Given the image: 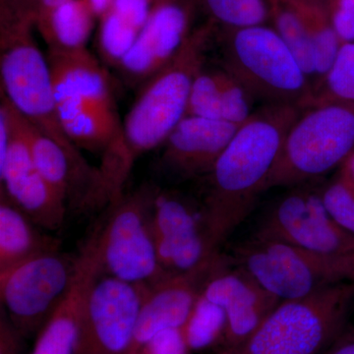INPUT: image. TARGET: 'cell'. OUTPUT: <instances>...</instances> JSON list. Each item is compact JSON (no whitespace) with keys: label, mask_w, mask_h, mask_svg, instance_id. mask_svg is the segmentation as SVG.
<instances>
[{"label":"cell","mask_w":354,"mask_h":354,"mask_svg":"<svg viewBox=\"0 0 354 354\" xmlns=\"http://www.w3.org/2000/svg\"><path fill=\"white\" fill-rule=\"evenodd\" d=\"M292 104H265L242 123L205 177L200 209L209 248L220 252L252 213L286 135L301 114Z\"/></svg>","instance_id":"6da1fadb"},{"label":"cell","mask_w":354,"mask_h":354,"mask_svg":"<svg viewBox=\"0 0 354 354\" xmlns=\"http://www.w3.org/2000/svg\"><path fill=\"white\" fill-rule=\"evenodd\" d=\"M211 32L208 26L193 32L176 57L141 86L120 135L102 153L99 171L109 203L122 196L135 160L164 145L187 114L191 88L205 66Z\"/></svg>","instance_id":"7a4b0ae2"},{"label":"cell","mask_w":354,"mask_h":354,"mask_svg":"<svg viewBox=\"0 0 354 354\" xmlns=\"http://www.w3.org/2000/svg\"><path fill=\"white\" fill-rule=\"evenodd\" d=\"M354 281L281 301L248 337L220 354H323L346 334Z\"/></svg>","instance_id":"3957f363"},{"label":"cell","mask_w":354,"mask_h":354,"mask_svg":"<svg viewBox=\"0 0 354 354\" xmlns=\"http://www.w3.org/2000/svg\"><path fill=\"white\" fill-rule=\"evenodd\" d=\"M34 19L2 14L0 39L1 94L39 132L83 167H91L65 132L58 114L48 58L31 34Z\"/></svg>","instance_id":"277c9868"},{"label":"cell","mask_w":354,"mask_h":354,"mask_svg":"<svg viewBox=\"0 0 354 354\" xmlns=\"http://www.w3.org/2000/svg\"><path fill=\"white\" fill-rule=\"evenodd\" d=\"M221 66L253 99L304 109L311 106L313 85L274 28L261 25L227 29L221 41Z\"/></svg>","instance_id":"5b68a950"},{"label":"cell","mask_w":354,"mask_h":354,"mask_svg":"<svg viewBox=\"0 0 354 354\" xmlns=\"http://www.w3.org/2000/svg\"><path fill=\"white\" fill-rule=\"evenodd\" d=\"M353 150L354 104H312L286 135L266 191L312 183L344 164Z\"/></svg>","instance_id":"8992f818"},{"label":"cell","mask_w":354,"mask_h":354,"mask_svg":"<svg viewBox=\"0 0 354 354\" xmlns=\"http://www.w3.org/2000/svg\"><path fill=\"white\" fill-rule=\"evenodd\" d=\"M227 258L279 301L307 297L354 281V261L321 255L285 242L251 234Z\"/></svg>","instance_id":"52a82bcc"},{"label":"cell","mask_w":354,"mask_h":354,"mask_svg":"<svg viewBox=\"0 0 354 354\" xmlns=\"http://www.w3.org/2000/svg\"><path fill=\"white\" fill-rule=\"evenodd\" d=\"M158 189L145 184L109 204L106 221L93 232L102 274L152 286L169 276L158 259L153 230Z\"/></svg>","instance_id":"ba28073f"},{"label":"cell","mask_w":354,"mask_h":354,"mask_svg":"<svg viewBox=\"0 0 354 354\" xmlns=\"http://www.w3.org/2000/svg\"><path fill=\"white\" fill-rule=\"evenodd\" d=\"M288 188L263 209L252 234L354 261V236L330 215L320 187L310 183Z\"/></svg>","instance_id":"9c48e42d"},{"label":"cell","mask_w":354,"mask_h":354,"mask_svg":"<svg viewBox=\"0 0 354 354\" xmlns=\"http://www.w3.org/2000/svg\"><path fill=\"white\" fill-rule=\"evenodd\" d=\"M79 269V254L53 251L0 274L1 308L24 337L39 334L68 295Z\"/></svg>","instance_id":"30bf717a"},{"label":"cell","mask_w":354,"mask_h":354,"mask_svg":"<svg viewBox=\"0 0 354 354\" xmlns=\"http://www.w3.org/2000/svg\"><path fill=\"white\" fill-rule=\"evenodd\" d=\"M46 58L58 114L69 138H82L106 121L120 120L108 72L87 48L48 50Z\"/></svg>","instance_id":"8fae6325"},{"label":"cell","mask_w":354,"mask_h":354,"mask_svg":"<svg viewBox=\"0 0 354 354\" xmlns=\"http://www.w3.org/2000/svg\"><path fill=\"white\" fill-rule=\"evenodd\" d=\"M149 286L101 274L91 286L79 321L75 354H128Z\"/></svg>","instance_id":"7c38bea8"},{"label":"cell","mask_w":354,"mask_h":354,"mask_svg":"<svg viewBox=\"0 0 354 354\" xmlns=\"http://www.w3.org/2000/svg\"><path fill=\"white\" fill-rule=\"evenodd\" d=\"M0 104L6 109L10 124L8 147L6 155L0 158V192L39 227L53 232L60 230L68 207L35 165L24 116L4 95Z\"/></svg>","instance_id":"4fadbf2b"},{"label":"cell","mask_w":354,"mask_h":354,"mask_svg":"<svg viewBox=\"0 0 354 354\" xmlns=\"http://www.w3.org/2000/svg\"><path fill=\"white\" fill-rule=\"evenodd\" d=\"M153 230L158 259L169 274L194 271L220 253L209 248L200 205L178 193L158 189Z\"/></svg>","instance_id":"5bb4252c"},{"label":"cell","mask_w":354,"mask_h":354,"mask_svg":"<svg viewBox=\"0 0 354 354\" xmlns=\"http://www.w3.org/2000/svg\"><path fill=\"white\" fill-rule=\"evenodd\" d=\"M193 0H155L145 26L116 67L130 86H142L169 64L189 39Z\"/></svg>","instance_id":"9a60e30c"},{"label":"cell","mask_w":354,"mask_h":354,"mask_svg":"<svg viewBox=\"0 0 354 354\" xmlns=\"http://www.w3.org/2000/svg\"><path fill=\"white\" fill-rule=\"evenodd\" d=\"M202 297L225 312V348L245 341L281 302L223 254L204 286Z\"/></svg>","instance_id":"2e32d148"},{"label":"cell","mask_w":354,"mask_h":354,"mask_svg":"<svg viewBox=\"0 0 354 354\" xmlns=\"http://www.w3.org/2000/svg\"><path fill=\"white\" fill-rule=\"evenodd\" d=\"M221 253L194 271L171 274L149 286L129 353L162 330L184 329Z\"/></svg>","instance_id":"e0dca14e"},{"label":"cell","mask_w":354,"mask_h":354,"mask_svg":"<svg viewBox=\"0 0 354 354\" xmlns=\"http://www.w3.org/2000/svg\"><path fill=\"white\" fill-rule=\"evenodd\" d=\"M241 125L186 115L162 145L160 169L177 180L205 178Z\"/></svg>","instance_id":"ac0fdd59"},{"label":"cell","mask_w":354,"mask_h":354,"mask_svg":"<svg viewBox=\"0 0 354 354\" xmlns=\"http://www.w3.org/2000/svg\"><path fill=\"white\" fill-rule=\"evenodd\" d=\"M101 274L94 243L88 241L79 253L75 281L57 311L39 333L31 354H75L84 301L91 286Z\"/></svg>","instance_id":"d6986e66"},{"label":"cell","mask_w":354,"mask_h":354,"mask_svg":"<svg viewBox=\"0 0 354 354\" xmlns=\"http://www.w3.org/2000/svg\"><path fill=\"white\" fill-rule=\"evenodd\" d=\"M253 97L232 74L220 68L203 67L197 74L186 115L227 121L241 125L252 111Z\"/></svg>","instance_id":"ffe728a7"},{"label":"cell","mask_w":354,"mask_h":354,"mask_svg":"<svg viewBox=\"0 0 354 354\" xmlns=\"http://www.w3.org/2000/svg\"><path fill=\"white\" fill-rule=\"evenodd\" d=\"M60 250V241L44 234L4 193L0 192V274L32 258Z\"/></svg>","instance_id":"44dd1931"},{"label":"cell","mask_w":354,"mask_h":354,"mask_svg":"<svg viewBox=\"0 0 354 354\" xmlns=\"http://www.w3.org/2000/svg\"><path fill=\"white\" fill-rule=\"evenodd\" d=\"M95 16L87 0H66L39 14L36 22L50 50L72 53L86 50Z\"/></svg>","instance_id":"7402d4cb"},{"label":"cell","mask_w":354,"mask_h":354,"mask_svg":"<svg viewBox=\"0 0 354 354\" xmlns=\"http://www.w3.org/2000/svg\"><path fill=\"white\" fill-rule=\"evenodd\" d=\"M271 20L291 53L297 58L304 73L316 82L315 65L301 0H270Z\"/></svg>","instance_id":"603a6c76"},{"label":"cell","mask_w":354,"mask_h":354,"mask_svg":"<svg viewBox=\"0 0 354 354\" xmlns=\"http://www.w3.org/2000/svg\"><path fill=\"white\" fill-rule=\"evenodd\" d=\"M302 2L313 53L317 85L334 64L342 43L333 27L325 3Z\"/></svg>","instance_id":"cb8c5ba5"},{"label":"cell","mask_w":354,"mask_h":354,"mask_svg":"<svg viewBox=\"0 0 354 354\" xmlns=\"http://www.w3.org/2000/svg\"><path fill=\"white\" fill-rule=\"evenodd\" d=\"M354 104V43L342 44L334 64L314 88L313 101Z\"/></svg>","instance_id":"d4e9b609"},{"label":"cell","mask_w":354,"mask_h":354,"mask_svg":"<svg viewBox=\"0 0 354 354\" xmlns=\"http://www.w3.org/2000/svg\"><path fill=\"white\" fill-rule=\"evenodd\" d=\"M212 17L227 29L266 25L271 19L270 0H203Z\"/></svg>","instance_id":"484cf974"},{"label":"cell","mask_w":354,"mask_h":354,"mask_svg":"<svg viewBox=\"0 0 354 354\" xmlns=\"http://www.w3.org/2000/svg\"><path fill=\"white\" fill-rule=\"evenodd\" d=\"M225 327V315L218 305L200 297L189 320L184 327L189 351L208 348L218 337H223Z\"/></svg>","instance_id":"4316f807"},{"label":"cell","mask_w":354,"mask_h":354,"mask_svg":"<svg viewBox=\"0 0 354 354\" xmlns=\"http://www.w3.org/2000/svg\"><path fill=\"white\" fill-rule=\"evenodd\" d=\"M101 17L97 48L104 62L116 68L136 41L140 32L111 10Z\"/></svg>","instance_id":"83f0119b"},{"label":"cell","mask_w":354,"mask_h":354,"mask_svg":"<svg viewBox=\"0 0 354 354\" xmlns=\"http://www.w3.org/2000/svg\"><path fill=\"white\" fill-rule=\"evenodd\" d=\"M324 205L339 227L354 236V187L337 174L320 187Z\"/></svg>","instance_id":"f1b7e54d"},{"label":"cell","mask_w":354,"mask_h":354,"mask_svg":"<svg viewBox=\"0 0 354 354\" xmlns=\"http://www.w3.org/2000/svg\"><path fill=\"white\" fill-rule=\"evenodd\" d=\"M184 329H169L153 335L133 354H188Z\"/></svg>","instance_id":"f546056e"},{"label":"cell","mask_w":354,"mask_h":354,"mask_svg":"<svg viewBox=\"0 0 354 354\" xmlns=\"http://www.w3.org/2000/svg\"><path fill=\"white\" fill-rule=\"evenodd\" d=\"M324 3L342 43H354V0H325Z\"/></svg>","instance_id":"4dcf8cb0"},{"label":"cell","mask_w":354,"mask_h":354,"mask_svg":"<svg viewBox=\"0 0 354 354\" xmlns=\"http://www.w3.org/2000/svg\"><path fill=\"white\" fill-rule=\"evenodd\" d=\"M155 0H113L109 10L141 32L145 26Z\"/></svg>","instance_id":"1f68e13d"},{"label":"cell","mask_w":354,"mask_h":354,"mask_svg":"<svg viewBox=\"0 0 354 354\" xmlns=\"http://www.w3.org/2000/svg\"><path fill=\"white\" fill-rule=\"evenodd\" d=\"M23 335L3 308L0 311V354H19Z\"/></svg>","instance_id":"d6a6232c"},{"label":"cell","mask_w":354,"mask_h":354,"mask_svg":"<svg viewBox=\"0 0 354 354\" xmlns=\"http://www.w3.org/2000/svg\"><path fill=\"white\" fill-rule=\"evenodd\" d=\"M39 6V0H4V6H2L10 9L14 12L35 18L36 22Z\"/></svg>","instance_id":"836d02e7"},{"label":"cell","mask_w":354,"mask_h":354,"mask_svg":"<svg viewBox=\"0 0 354 354\" xmlns=\"http://www.w3.org/2000/svg\"><path fill=\"white\" fill-rule=\"evenodd\" d=\"M323 354H354V332L346 333Z\"/></svg>","instance_id":"e575fe53"},{"label":"cell","mask_w":354,"mask_h":354,"mask_svg":"<svg viewBox=\"0 0 354 354\" xmlns=\"http://www.w3.org/2000/svg\"><path fill=\"white\" fill-rule=\"evenodd\" d=\"M339 176L354 187V150L342 165Z\"/></svg>","instance_id":"d590c367"},{"label":"cell","mask_w":354,"mask_h":354,"mask_svg":"<svg viewBox=\"0 0 354 354\" xmlns=\"http://www.w3.org/2000/svg\"><path fill=\"white\" fill-rule=\"evenodd\" d=\"M95 15L102 16L109 10L113 0H87Z\"/></svg>","instance_id":"8d00e7d4"},{"label":"cell","mask_w":354,"mask_h":354,"mask_svg":"<svg viewBox=\"0 0 354 354\" xmlns=\"http://www.w3.org/2000/svg\"><path fill=\"white\" fill-rule=\"evenodd\" d=\"M65 1H66V0H39V11L37 16H38L39 14L50 11V9L55 8V7L64 3Z\"/></svg>","instance_id":"74e56055"},{"label":"cell","mask_w":354,"mask_h":354,"mask_svg":"<svg viewBox=\"0 0 354 354\" xmlns=\"http://www.w3.org/2000/svg\"><path fill=\"white\" fill-rule=\"evenodd\" d=\"M302 1H307V2H324L325 0H302Z\"/></svg>","instance_id":"f35d334b"}]
</instances>
